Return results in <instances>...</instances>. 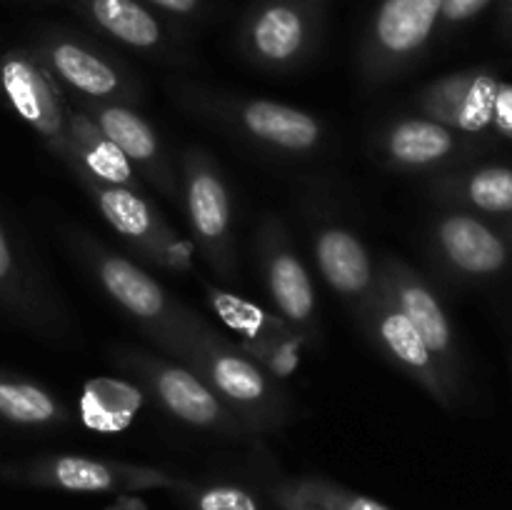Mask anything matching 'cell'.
Wrapping results in <instances>:
<instances>
[{
    "instance_id": "1",
    "label": "cell",
    "mask_w": 512,
    "mask_h": 510,
    "mask_svg": "<svg viewBox=\"0 0 512 510\" xmlns=\"http://www.w3.org/2000/svg\"><path fill=\"white\" fill-rule=\"evenodd\" d=\"M65 240L98 288L130 320H135L170 360L185 363L195 335L208 323L170 290H165L155 275L90 235L88 230H68Z\"/></svg>"
},
{
    "instance_id": "2",
    "label": "cell",
    "mask_w": 512,
    "mask_h": 510,
    "mask_svg": "<svg viewBox=\"0 0 512 510\" xmlns=\"http://www.w3.org/2000/svg\"><path fill=\"white\" fill-rule=\"evenodd\" d=\"M210 385L225 408L250 430V435H268L285 428L295 418V403L283 380L260 368L238 345L205 325L195 335L185 363Z\"/></svg>"
},
{
    "instance_id": "3",
    "label": "cell",
    "mask_w": 512,
    "mask_h": 510,
    "mask_svg": "<svg viewBox=\"0 0 512 510\" xmlns=\"http://www.w3.org/2000/svg\"><path fill=\"white\" fill-rule=\"evenodd\" d=\"M180 105L238 135L253 148L278 158H313L325 145V125L318 115L268 98L218 93L188 85L178 93Z\"/></svg>"
},
{
    "instance_id": "4",
    "label": "cell",
    "mask_w": 512,
    "mask_h": 510,
    "mask_svg": "<svg viewBox=\"0 0 512 510\" xmlns=\"http://www.w3.org/2000/svg\"><path fill=\"white\" fill-rule=\"evenodd\" d=\"M328 0H253L238 30V48L265 73H295L320 50Z\"/></svg>"
},
{
    "instance_id": "5",
    "label": "cell",
    "mask_w": 512,
    "mask_h": 510,
    "mask_svg": "<svg viewBox=\"0 0 512 510\" xmlns=\"http://www.w3.org/2000/svg\"><path fill=\"white\" fill-rule=\"evenodd\" d=\"M30 50L55 75L68 98L138 105L143 83L113 50L70 28H43Z\"/></svg>"
},
{
    "instance_id": "6",
    "label": "cell",
    "mask_w": 512,
    "mask_h": 510,
    "mask_svg": "<svg viewBox=\"0 0 512 510\" xmlns=\"http://www.w3.org/2000/svg\"><path fill=\"white\" fill-rule=\"evenodd\" d=\"M440 33V0H380L358 48V78L378 90L403 78Z\"/></svg>"
},
{
    "instance_id": "7",
    "label": "cell",
    "mask_w": 512,
    "mask_h": 510,
    "mask_svg": "<svg viewBox=\"0 0 512 510\" xmlns=\"http://www.w3.org/2000/svg\"><path fill=\"white\" fill-rule=\"evenodd\" d=\"M113 360L123 373L138 380L150 398L178 423L220 438H253L250 430L210 390V385L188 365L138 348H115Z\"/></svg>"
},
{
    "instance_id": "8",
    "label": "cell",
    "mask_w": 512,
    "mask_h": 510,
    "mask_svg": "<svg viewBox=\"0 0 512 510\" xmlns=\"http://www.w3.org/2000/svg\"><path fill=\"white\" fill-rule=\"evenodd\" d=\"M180 200L185 205L193 243L215 278H238L233 200L218 160L205 148L190 145L180 158Z\"/></svg>"
},
{
    "instance_id": "9",
    "label": "cell",
    "mask_w": 512,
    "mask_h": 510,
    "mask_svg": "<svg viewBox=\"0 0 512 510\" xmlns=\"http://www.w3.org/2000/svg\"><path fill=\"white\" fill-rule=\"evenodd\" d=\"M0 478L30 488L60 490V493H140V490L178 488V475L163 468L125 460L88 458V455L58 453L40 458L0 463Z\"/></svg>"
},
{
    "instance_id": "10",
    "label": "cell",
    "mask_w": 512,
    "mask_h": 510,
    "mask_svg": "<svg viewBox=\"0 0 512 510\" xmlns=\"http://www.w3.org/2000/svg\"><path fill=\"white\" fill-rule=\"evenodd\" d=\"M80 188L88 193L100 218L110 225L118 238H123L135 253L143 255L148 263L158 265L170 275L193 273V248L168 220L155 210V205L138 190L120 188V185L98 183L93 178H75Z\"/></svg>"
},
{
    "instance_id": "11",
    "label": "cell",
    "mask_w": 512,
    "mask_h": 510,
    "mask_svg": "<svg viewBox=\"0 0 512 510\" xmlns=\"http://www.w3.org/2000/svg\"><path fill=\"white\" fill-rule=\"evenodd\" d=\"M0 100L33 130L55 160L65 163L70 100L30 45L8 48L0 55Z\"/></svg>"
},
{
    "instance_id": "12",
    "label": "cell",
    "mask_w": 512,
    "mask_h": 510,
    "mask_svg": "<svg viewBox=\"0 0 512 510\" xmlns=\"http://www.w3.org/2000/svg\"><path fill=\"white\" fill-rule=\"evenodd\" d=\"M255 258L268 298L273 300L278 318H283L305 345L315 348L323 340L318 295L313 278L300 260L288 228L273 213H265L255 230Z\"/></svg>"
},
{
    "instance_id": "13",
    "label": "cell",
    "mask_w": 512,
    "mask_h": 510,
    "mask_svg": "<svg viewBox=\"0 0 512 510\" xmlns=\"http://www.w3.org/2000/svg\"><path fill=\"white\" fill-rule=\"evenodd\" d=\"M380 293L413 323L420 338L435 355L450 383L460 390L463 383V360H460L458 338L448 318L443 300L433 285L405 260L395 255H383L378 260Z\"/></svg>"
},
{
    "instance_id": "14",
    "label": "cell",
    "mask_w": 512,
    "mask_h": 510,
    "mask_svg": "<svg viewBox=\"0 0 512 510\" xmlns=\"http://www.w3.org/2000/svg\"><path fill=\"white\" fill-rule=\"evenodd\" d=\"M370 343L410 380L420 385L445 410H453L460 390L443 373L440 363L408 318L378 290L373 300L355 315Z\"/></svg>"
},
{
    "instance_id": "15",
    "label": "cell",
    "mask_w": 512,
    "mask_h": 510,
    "mask_svg": "<svg viewBox=\"0 0 512 510\" xmlns=\"http://www.w3.org/2000/svg\"><path fill=\"white\" fill-rule=\"evenodd\" d=\"M0 310L33 333L60 338L70 315L35 260L23 250L13 230L0 218Z\"/></svg>"
},
{
    "instance_id": "16",
    "label": "cell",
    "mask_w": 512,
    "mask_h": 510,
    "mask_svg": "<svg viewBox=\"0 0 512 510\" xmlns=\"http://www.w3.org/2000/svg\"><path fill=\"white\" fill-rule=\"evenodd\" d=\"M70 103L83 110L138 170L143 183L158 190L163 198L180 200V173L175 170L168 148L160 140L158 130L138 113L135 105L95 103V100L70 98Z\"/></svg>"
},
{
    "instance_id": "17",
    "label": "cell",
    "mask_w": 512,
    "mask_h": 510,
    "mask_svg": "<svg viewBox=\"0 0 512 510\" xmlns=\"http://www.w3.org/2000/svg\"><path fill=\"white\" fill-rule=\"evenodd\" d=\"M428 243L435 260L458 278H495L510 265V243L468 210H445L430 223Z\"/></svg>"
},
{
    "instance_id": "18",
    "label": "cell",
    "mask_w": 512,
    "mask_h": 510,
    "mask_svg": "<svg viewBox=\"0 0 512 510\" xmlns=\"http://www.w3.org/2000/svg\"><path fill=\"white\" fill-rule=\"evenodd\" d=\"M310 245L320 278L350 313L358 315L380 290L378 260H373L355 230L333 218H320L310 228Z\"/></svg>"
},
{
    "instance_id": "19",
    "label": "cell",
    "mask_w": 512,
    "mask_h": 510,
    "mask_svg": "<svg viewBox=\"0 0 512 510\" xmlns=\"http://www.w3.org/2000/svg\"><path fill=\"white\" fill-rule=\"evenodd\" d=\"M375 150L388 168L403 173H440L470 153L468 135L425 115L390 118L375 133Z\"/></svg>"
},
{
    "instance_id": "20",
    "label": "cell",
    "mask_w": 512,
    "mask_h": 510,
    "mask_svg": "<svg viewBox=\"0 0 512 510\" xmlns=\"http://www.w3.org/2000/svg\"><path fill=\"white\" fill-rule=\"evenodd\" d=\"M500 78L488 68H465L430 80L415 95L420 115L463 135H483L493 128V108Z\"/></svg>"
},
{
    "instance_id": "21",
    "label": "cell",
    "mask_w": 512,
    "mask_h": 510,
    "mask_svg": "<svg viewBox=\"0 0 512 510\" xmlns=\"http://www.w3.org/2000/svg\"><path fill=\"white\" fill-rule=\"evenodd\" d=\"M208 300L220 318L240 335L238 348L278 380L290 378L300 365L303 340L278 315H268L238 295L208 288Z\"/></svg>"
},
{
    "instance_id": "22",
    "label": "cell",
    "mask_w": 512,
    "mask_h": 510,
    "mask_svg": "<svg viewBox=\"0 0 512 510\" xmlns=\"http://www.w3.org/2000/svg\"><path fill=\"white\" fill-rule=\"evenodd\" d=\"M90 28L113 43L153 60H180L178 35L168 18L143 0H65Z\"/></svg>"
},
{
    "instance_id": "23",
    "label": "cell",
    "mask_w": 512,
    "mask_h": 510,
    "mask_svg": "<svg viewBox=\"0 0 512 510\" xmlns=\"http://www.w3.org/2000/svg\"><path fill=\"white\" fill-rule=\"evenodd\" d=\"M63 165L73 178H93L98 183L145 193L143 178L120 153L118 145L73 103L68 110V153H65Z\"/></svg>"
},
{
    "instance_id": "24",
    "label": "cell",
    "mask_w": 512,
    "mask_h": 510,
    "mask_svg": "<svg viewBox=\"0 0 512 510\" xmlns=\"http://www.w3.org/2000/svg\"><path fill=\"white\" fill-rule=\"evenodd\" d=\"M430 195L458 210L503 218L512 215V168L480 165L458 173H440L430 183Z\"/></svg>"
},
{
    "instance_id": "25",
    "label": "cell",
    "mask_w": 512,
    "mask_h": 510,
    "mask_svg": "<svg viewBox=\"0 0 512 510\" xmlns=\"http://www.w3.org/2000/svg\"><path fill=\"white\" fill-rule=\"evenodd\" d=\"M0 420L23 430H55L73 423V415L43 383L0 368Z\"/></svg>"
},
{
    "instance_id": "26",
    "label": "cell",
    "mask_w": 512,
    "mask_h": 510,
    "mask_svg": "<svg viewBox=\"0 0 512 510\" xmlns=\"http://www.w3.org/2000/svg\"><path fill=\"white\" fill-rule=\"evenodd\" d=\"M278 510H393L380 500L325 478H288L270 488Z\"/></svg>"
},
{
    "instance_id": "27",
    "label": "cell",
    "mask_w": 512,
    "mask_h": 510,
    "mask_svg": "<svg viewBox=\"0 0 512 510\" xmlns=\"http://www.w3.org/2000/svg\"><path fill=\"white\" fill-rule=\"evenodd\" d=\"M173 493L188 510H265L263 498L255 490L225 480L190 483L183 478Z\"/></svg>"
},
{
    "instance_id": "28",
    "label": "cell",
    "mask_w": 512,
    "mask_h": 510,
    "mask_svg": "<svg viewBox=\"0 0 512 510\" xmlns=\"http://www.w3.org/2000/svg\"><path fill=\"white\" fill-rule=\"evenodd\" d=\"M493 0H440V33H453L465 23L478 18L483 10L490 8Z\"/></svg>"
},
{
    "instance_id": "29",
    "label": "cell",
    "mask_w": 512,
    "mask_h": 510,
    "mask_svg": "<svg viewBox=\"0 0 512 510\" xmlns=\"http://www.w3.org/2000/svg\"><path fill=\"white\" fill-rule=\"evenodd\" d=\"M145 5L168 20L178 23H195L208 13V0H143Z\"/></svg>"
},
{
    "instance_id": "30",
    "label": "cell",
    "mask_w": 512,
    "mask_h": 510,
    "mask_svg": "<svg viewBox=\"0 0 512 510\" xmlns=\"http://www.w3.org/2000/svg\"><path fill=\"white\" fill-rule=\"evenodd\" d=\"M493 130L500 138L512 140V83L500 80L498 95H495V108H493Z\"/></svg>"
},
{
    "instance_id": "31",
    "label": "cell",
    "mask_w": 512,
    "mask_h": 510,
    "mask_svg": "<svg viewBox=\"0 0 512 510\" xmlns=\"http://www.w3.org/2000/svg\"><path fill=\"white\" fill-rule=\"evenodd\" d=\"M105 510H148V503L135 493H123L115 495V503H110Z\"/></svg>"
},
{
    "instance_id": "32",
    "label": "cell",
    "mask_w": 512,
    "mask_h": 510,
    "mask_svg": "<svg viewBox=\"0 0 512 510\" xmlns=\"http://www.w3.org/2000/svg\"><path fill=\"white\" fill-rule=\"evenodd\" d=\"M500 15H503V28L512 35V0H503V8H500Z\"/></svg>"
},
{
    "instance_id": "33",
    "label": "cell",
    "mask_w": 512,
    "mask_h": 510,
    "mask_svg": "<svg viewBox=\"0 0 512 510\" xmlns=\"http://www.w3.org/2000/svg\"><path fill=\"white\" fill-rule=\"evenodd\" d=\"M505 235H508V238H505V240H508V243L512 245V223H508V228H505Z\"/></svg>"
},
{
    "instance_id": "34",
    "label": "cell",
    "mask_w": 512,
    "mask_h": 510,
    "mask_svg": "<svg viewBox=\"0 0 512 510\" xmlns=\"http://www.w3.org/2000/svg\"><path fill=\"white\" fill-rule=\"evenodd\" d=\"M63 3H65V0H63Z\"/></svg>"
}]
</instances>
